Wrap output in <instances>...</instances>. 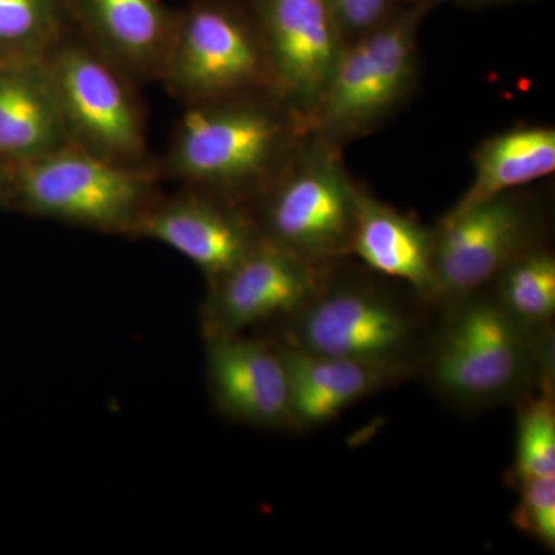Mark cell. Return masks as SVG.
Here are the masks:
<instances>
[{"label":"cell","mask_w":555,"mask_h":555,"mask_svg":"<svg viewBox=\"0 0 555 555\" xmlns=\"http://www.w3.org/2000/svg\"><path fill=\"white\" fill-rule=\"evenodd\" d=\"M334 264L310 262L262 238L210 284L204 308L206 339L244 335L266 324L281 326L315 297Z\"/></svg>","instance_id":"8fae6325"},{"label":"cell","mask_w":555,"mask_h":555,"mask_svg":"<svg viewBox=\"0 0 555 555\" xmlns=\"http://www.w3.org/2000/svg\"><path fill=\"white\" fill-rule=\"evenodd\" d=\"M266 61L270 87L302 126L323 96L346 49L323 0H248Z\"/></svg>","instance_id":"30bf717a"},{"label":"cell","mask_w":555,"mask_h":555,"mask_svg":"<svg viewBox=\"0 0 555 555\" xmlns=\"http://www.w3.org/2000/svg\"><path fill=\"white\" fill-rule=\"evenodd\" d=\"M11 164L0 159V208L7 207L9 201Z\"/></svg>","instance_id":"cb8c5ba5"},{"label":"cell","mask_w":555,"mask_h":555,"mask_svg":"<svg viewBox=\"0 0 555 555\" xmlns=\"http://www.w3.org/2000/svg\"><path fill=\"white\" fill-rule=\"evenodd\" d=\"M257 196L262 238L317 264L350 257L357 201L337 142L308 134Z\"/></svg>","instance_id":"277c9868"},{"label":"cell","mask_w":555,"mask_h":555,"mask_svg":"<svg viewBox=\"0 0 555 555\" xmlns=\"http://www.w3.org/2000/svg\"><path fill=\"white\" fill-rule=\"evenodd\" d=\"M337 264L315 297L281 324L278 341L317 356L401 369L414 377L433 327V306L375 278L339 273Z\"/></svg>","instance_id":"3957f363"},{"label":"cell","mask_w":555,"mask_h":555,"mask_svg":"<svg viewBox=\"0 0 555 555\" xmlns=\"http://www.w3.org/2000/svg\"><path fill=\"white\" fill-rule=\"evenodd\" d=\"M306 137L301 119L272 91L185 105L167 173L221 198H257Z\"/></svg>","instance_id":"7a4b0ae2"},{"label":"cell","mask_w":555,"mask_h":555,"mask_svg":"<svg viewBox=\"0 0 555 555\" xmlns=\"http://www.w3.org/2000/svg\"><path fill=\"white\" fill-rule=\"evenodd\" d=\"M518 500L511 521L540 546L555 550V477L526 478L514 486Z\"/></svg>","instance_id":"7402d4cb"},{"label":"cell","mask_w":555,"mask_h":555,"mask_svg":"<svg viewBox=\"0 0 555 555\" xmlns=\"http://www.w3.org/2000/svg\"><path fill=\"white\" fill-rule=\"evenodd\" d=\"M418 372L463 412L517 401L554 367V334L526 331L489 288L438 306Z\"/></svg>","instance_id":"6da1fadb"},{"label":"cell","mask_w":555,"mask_h":555,"mask_svg":"<svg viewBox=\"0 0 555 555\" xmlns=\"http://www.w3.org/2000/svg\"><path fill=\"white\" fill-rule=\"evenodd\" d=\"M404 2H409V3H437L438 0H404Z\"/></svg>","instance_id":"484cf974"},{"label":"cell","mask_w":555,"mask_h":555,"mask_svg":"<svg viewBox=\"0 0 555 555\" xmlns=\"http://www.w3.org/2000/svg\"><path fill=\"white\" fill-rule=\"evenodd\" d=\"M474 179L443 218H454L486 201L550 177L555 170V130L517 127L485 139L474 153Z\"/></svg>","instance_id":"ac0fdd59"},{"label":"cell","mask_w":555,"mask_h":555,"mask_svg":"<svg viewBox=\"0 0 555 555\" xmlns=\"http://www.w3.org/2000/svg\"><path fill=\"white\" fill-rule=\"evenodd\" d=\"M68 145L47 62H0V159L27 163Z\"/></svg>","instance_id":"e0dca14e"},{"label":"cell","mask_w":555,"mask_h":555,"mask_svg":"<svg viewBox=\"0 0 555 555\" xmlns=\"http://www.w3.org/2000/svg\"><path fill=\"white\" fill-rule=\"evenodd\" d=\"M73 31L72 0H0V62L46 61Z\"/></svg>","instance_id":"ffe728a7"},{"label":"cell","mask_w":555,"mask_h":555,"mask_svg":"<svg viewBox=\"0 0 555 555\" xmlns=\"http://www.w3.org/2000/svg\"><path fill=\"white\" fill-rule=\"evenodd\" d=\"M350 255L375 275L400 281L426 305L438 308L434 230L360 189Z\"/></svg>","instance_id":"9a60e30c"},{"label":"cell","mask_w":555,"mask_h":555,"mask_svg":"<svg viewBox=\"0 0 555 555\" xmlns=\"http://www.w3.org/2000/svg\"><path fill=\"white\" fill-rule=\"evenodd\" d=\"M207 379L219 411L244 425L294 429L292 387L280 343L207 339Z\"/></svg>","instance_id":"4fadbf2b"},{"label":"cell","mask_w":555,"mask_h":555,"mask_svg":"<svg viewBox=\"0 0 555 555\" xmlns=\"http://www.w3.org/2000/svg\"><path fill=\"white\" fill-rule=\"evenodd\" d=\"M76 31L134 82L159 79L177 13L163 0H72Z\"/></svg>","instance_id":"5bb4252c"},{"label":"cell","mask_w":555,"mask_h":555,"mask_svg":"<svg viewBox=\"0 0 555 555\" xmlns=\"http://www.w3.org/2000/svg\"><path fill=\"white\" fill-rule=\"evenodd\" d=\"M451 2L460 3V5L481 7L491 5V3L505 2V0H451Z\"/></svg>","instance_id":"d4e9b609"},{"label":"cell","mask_w":555,"mask_h":555,"mask_svg":"<svg viewBox=\"0 0 555 555\" xmlns=\"http://www.w3.org/2000/svg\"><path fill=\"white\" fill-rule=\"evenodd\" d=\"M486 288L526 331L554 334L555 258L550 248L521 255Z\"/></svg>","instance_id":"d6986e66"},{"label":"cell","mask_w":555,"mask_h":555,"mask_svg":"<svg viewBox=\"0 0 555 555\" xmlns=\"http://www.w3.org/2000/svg\"><path fill=\"white\" fill-rule=\"evenodd\" d=\"M137 235L188 258L208 284L235 268L262 241L254 215L243 204L189 188L171 198L156 199Z\"/></svg>","instance_id":"7c38bea8"},{"label":"cell","mask_w":555,"mask_h":555,"mask_svg":"<svg viewBox=\"0 0 555 555\" xmlns=\"http://www.w3.org/2000/svg\"><path fill=\"white\" fill-rule=\"evenodd\" d=\"M343 39L352 42L389 20L404 0H323Z\"/></svg>","instance_id":"603a6c76"},{"label":"cell","mask_w":555,"mask_h":555,"mask_svg":"<svg viewBox=\"0 0 555 555\" xmlns=\"http://www.w3.org/2000/svg\"><path fill=\"white\" fill-rule=\"evenodd\" d=\"M280 346L291 377L292 420L297 430L328 425L353 404L412 377L397 367Z\"/></svg>","instance_id":"2e32d148"},{"label":"cell","mask_w":555,"mask_h":555,"mask_svg":"<svg viewBox=\"0 0 555 555\" xmlns=\"http://www.w3.org/2000/svg\"><path fill=\"white\" fill-rule=\"evenodd\" d=\"M555 374L550 369L517 400L516 447L511 486L526 478L555 477Z\"/></svg>","instance_id":"44dd1931"},{"label":"cell","mask_w":555,"mask_h":555,"mask_svg":"<svg viewBox=\"0 0 555 555\" xmlns=\"http://www.w3.org/2000/svg\"><path fill=\"white\" fill-rule=\"evenodd\" d=\"M159 80L184 105L272 91L250 11L233 0H196L179 11Z\"/></svg>","instance_id":"ba28073f"},{"label":"cell","mask_w":555,"mask_h":555,"mask_svg":"<svg viewBox=\"0 0 555 555\" xmlns=\"http://www.w3.org/2000/svg\"><path fill=\"white\" fill-rule=\"evenodd\" d=\"M158 171L119 166L75 145L11 164L7 207L101 232L137 235L159 198Z\"/></svg>","instance_id":"5b68a950"},{"label":"cell","mask_w":555,"mask_h":555,"mask_svg":"<svg viewBox=\"0 0 555 555\" xmlns=\"http://www.w3.org/2000/svg\"><path fill=\"white\" fill-rule=\"evenodd\" d=\"M539 238L535 208L514 192L441 218L434 229L438 306L491 286L511 262L542 246Z\"/></svg>","instance_id":"9c48e42d"},{"label":"cell","mask_w":555,"mask_h":555,"mask_svg":"<svg viewBox=\"0 0 555 555\" xmlns=\"http://www.w3.org/2000/svg\"><path fill=\"white\" fill-rule=\"evenodd\" d=\"M72 145L119 166L155 170L137 82L73 31L46 57Z\"/></svg>","instance_id":"52a82bcc"},{"label":"cell","mask_w":555,"mask_h":555,"mask_svg":"<svg viewBox=\"0 0 555 555\" xmlns=\"http://www.w3.org/2000/svg\"><path fill=\"white\" fill-rule=\"evenodd\" d=\"M434 3H404L375 30L347 43L306 134L339 142L377 129L414 89L420 25Z\"/></svg>","instance_id":"8992f818"}]
</instances>
